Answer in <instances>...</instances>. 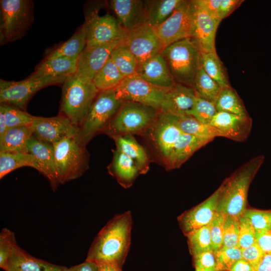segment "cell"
Masks as SVG:
<instances>
[{
    "mask_svg": "<svg viewBox=\"0 0 271 271\" xmlns=\"http://www.w3.org/2000/svg\"><path fill=\"white\" fill-rule=\"evenodd\" d=\"M131 226L130 211L113 217L95 237L86 260L114 263L122 267L130 245Z\"/></svg>",
    "mask_w": 271,
    "mask_h": 271,
    "instance_id": "obj_1",
    "label": "cell"
},
{
    "mask_svg": "<svg viewBox=\"0 0 271 271\" xmlns=\"http://www.w3.org/2000/svg\"><path fill=\"white\" fill-rule=\"evenodd\" d=\"M264 157L256 156L244 164L221 185L217 212L240 218L246 208L249 185L261 165Z\"/></svg>",
    "mask_w": 271,
    "mask_h": 271,
    "instance_id": "obj_2",
    "label": "cell"
},
{
    "mask_svg": "<svg viewBox=\"0 0 271 271\" xmlns=\"http://www.w3.org/2000/svg\"><path fill=\"white\" fill-rule=\"evenodd\" d=\"M60 114L80 128L99 91L93 82L84 81L75 74L63 84Z\"/></svg>",
    "mask_w": 271,
    "mask_h": 271,
    "instance_id": "obj_3",
    "label": "cell"
},
{
    "mask_svg": "<svg viewBox=\"0 0 271 271\" xmlns=\"http://www.w3.org/2000/svg\"><path fill=\"white\" fill-rule=\"evenodd\" d=\"M161 53L175 82L192 87L201 67V52L194 41L190 38L181 40L165 48Z\"/></svg>",
    "mask_w": 271,
    "mask_h": 271,
    "instance_id": "obj_4",
    "label": "cell"
},
{
    "mask_svg": "<svg viewBox=\"0 0 271 271\" xmlns=\"http://www.w3.org/2000/svg\"><path fill=\"white\" fill-rule=\"evenodd\" d=\"M78 136L53 145L60 184L80 177L88 168L86 145Z\"/></svg>",
    "mask_w": 271,
    "mask_h": 271,
    "instance_id": "obj_5",
    "label": "cell"
},
{
    "mask_svg": "<svg viewBox=\"0 0 271 271\" xmlns=\"http://www.w3.org/2000/svg\"><path fill=\"white\" fill-rule=\"evenodd\" d=\"M159 112L156 108L138 102H123L104 131L112 137L141 133L151 126Z\"/></svg>",
    "mask_w": 271,
    "mask_h": 271,
    "instance_id": "obj_6",
    "label": "cell"
},
{
    "mask_svg": "<svg viewBox=\"0 0 271 271\" xmlns=\"http://www.w3.org/2000/svg\"><path fill=\"white\" fill-rule=\"evenodd\" d=\"M122 103L115 89L99 91L79 128L80 139L86 145L97 133L105 130Z\"/></svg>",
    "mask_w": 271,
    "mask_h": 271,
    "instance_id": "obj_7",
    "label": "cell"
},
{
    "mask_svg": "<svg viewBox=\"0 0 271 271\" xmlns=\"http://www.w3.org/2000/svg\"><path fill=\"white\" fill-rule=\"evenodd\" d=\"M0 42L2 44L22 38L34 19L32 2L1 0Z\"/></svg>",
    "mask_w": 271,
    "mask_h": 271,
    "instance_id": "obj_8",
    "label": "cell"
},
{
    "mask_svg": "<svg viewBox=\"0 0 271 271\" xmlns=\"http://www.w3.org/2000/svg\"><path fill=\"white\" fill-rule=\"evenodd\" d=\"M67 78L30 76L21 81L0 80V102L24 110L32 97L49 85L63 84Z\"/></svg>",
    "mask_w": 271,
    "mask_h": 271,
    "instance_id": "obj_9",
    "label": "cell"
},
{
    "mask_svg": "<svg viewBox=\"0 0 271 271\" xmlns=\"http://www.w3.org/2000/svg\"><path fill=\"white\" fill-rule=\"evenodd\" d=\"M99 11L93 7L85 13L86 47L121 41L127 32L115 17L109 13L100 15Z\"/></svg>",
    "mask_w": 271,
    "mask_h": 271,
    "instance_id": "obj_10",
    "label": "cell"
},
{
    "mask_svg": "<svg viewBox=\"0 0 271 271\" xmlns=\"http://www.w3.org/2000/svg\"><path fill=\"white\" fill-rule=\"evenodd\" d=\"M169 89L153 85L137 74L124 77L115 88L118 97L122 102H136L159 110Z\"/></svg>",
    "mask_w": 271,
    "mask_h": 271,
    "instance_id": "obj_11",
    "label": "cell"
},
{
    "mask_svg": "<svg viewBox=\"0 0 271 271\" xmlns=\"http://www.w3.org/2000/svg\"><path fill=\"white\" fill-rule=\"evenodd\" d=\"M193 1H185L162 24L155 28L164 48L181 40L191 37Z\"/></svg>",
    "mask_w": 271,
    "mask_h": 271,
    "instance_id": "obj_12",
    "label": "cell"
},
{
    "mask_svg": "<svg viewBox=\"0 0 271 271\" xmlns=\"http://www.w3.org/2000/svg\"><path fill=\"white\" fill-rule=\"evenodd\" d=\"M122 42L135 56L139 65L161 53L164 49L155 28L148 23L127 31Z\"/></svg>",
    "mask_w": 271,
    "mask_h": 271,
    "instance_id": "obj_13",
    "label": "cell"
},
{
    "mask_svg": "<svg viewBox=\"0 0 271 271\" xmlns=\"http://www.w3.org/2000/svg\"><path fill=\"white\" fill-rule=\"evenodd\" d=\"M149 128L151 138L166 165L183 133L177 124L176 115L159 110L156 120Z\"/></svg>",
    "mask_w": 271,
    "mask_h": 271,
    "instance_id": "obj_14",
    "label": "cell"
},
{
    "mask_svg": "<svg viewBox=\"0 0 271 271\" xmlns=\"http://www.w3.org/2000/svg\"><path fill=\"white\" fill-rule=\"evenodd\" d=\"M31 127L33 137L53 145L65 139L77 136L79 132V127L60 114L51 117L36 116Z\"/></svg>",
    "mask_w": 271,
    "mask_h": 271,
    "instance_id": "obj_15",
    "label": "cell"
},
{
    "mask_svg": "<svg viewBox=\"0 0 271 271\" xmlns=\"http://www.w3.org/2000/svg\"><path fill=\"white\" fill-rule=\"evenodd\" d=\"M193 28L191 38L201 52L216 51L215 37L221 22L211 16L193 1Z\"/></svg>",
    "mask_w": 271,
    "mask_h": 271,
    "instance_id": "obj_16",
    "label": "cell"
},
{
    "mask_svg": "<svg viewBox=\"0 0 271 271\" xmlns=\"http://www.w3.org/2000/svg\"><path fill=\"white\" fill-rule=\"evenodd\" d=\"M120 42L85 47L77 59L75 75L84 81L93 82L96 73L110 58Z\"/></svg>",
    "mask_w": 271,
    "mask_h": 271,
    "instance_id": "obj_17",
    "label": "cell"
},
{
    "mask_svg": "<svg viewBox=\"0 0 271 271\" xmlns=\"http://www.w3.org/2000/svg\"><path fill=\"white\" fill-rule=\"evenodd\" d=\"M220 191V186L204 202L178 217L180 227L185 235L193 230L210 224L217 212Z\"/></svg>",
    "mask_w": 271,
    "mask_h": 271,
    "instance_id": "obj_18",
    "label": "cell"
},
{
    "mask_svg": "<svg viewBox=\"0 0 271 271\" xmlns=\"http://www.w3.org/2000/svg\"><path fill=\"white\" fill-rule=\"evenodd\" d=\"M209 124L217 129L222 137L242 142L247 139L250 133L252 119L249 116L217 111Z\"/></svg>",
    "mask_w": 271,
    "mask_h": 271,
    "instance_id": "obj_19",
    "label": "cell"
},
{
    "mask_svg": "<svg viewBox=\"0 0 271 271\" xmlns=\"http://www.w3.org/2000/svg\"><path fill=\"white\" fill-rule=\"evenodd\" d=\"M109 6L121 26L126 31L148 23L145 1L112 0Z\"/></svg>",
    "mask_w": 271,
    "mask_h": 271,
    "instance_id": "obj_20",
    "label": "cell"
},
{
    "mask_svg": "<svg viewBox=\"0 0 271 271\" xmlns=\"http://www.w3.org/2000/svg\"><path fill=\"white\" fill-rule=\"evenodd\" d=\"M28 153L36 159L40 172L49 180L55 191L60 185L53 145L41 142L32 136L27 143Z\"/></svg>",
    "mask_w": 271,
    "mask_h": 271,
    "instance_id": "obj_21",
    "label": "cell"
},
{
    "mask_svg": "<svg viewBox=\"0 0 271 271\" xmlns=\"http://www.w3.org/2000/svg\"><path fill=\"white\" fill-rule=\"evenodd\" d=\"M136 74L149 83L164 89H170L176 83L162 53L140 64Z\"/></svg>",
    "mask_w": 271,
    "mask_h": 271,
    "instance_id": "obj_22",
    "label": "cell"
},
{
    "mask_svg": "<svg viewBox=\"0 0 271 271\" xmlns=\"http://www.w3.org/2000/svg\"><path fill=\"white\" fill-rule=\"evenodd\" d=\"M196 96L192 87L180 83L170 88L160 110L175 114H186L192 108Z\"/></svg>",
    "mask_w": 271,
    "mask_h": 271,
    "instance_id": "obj_23",
    "label": "cell"
},
{
    "mask_svg": "<svg viewBox=\"0 0 271 271\" xmlns=\"http://www.w3.org/2000/svg\"><path fill=\"white\" fill-rule=\"evenodd\" d=\"M60 266L32 256L18 245L8 259L7 271H55Z\"/></svg>",
    "mask_w": 271,
    "mask_h": 271,
    "instance_id": "obj_24",
    "label": "cell"
},
{
    "mask_svg": "<svg viewBox=\"0 0 271 271\" xmlns=\"http://www.w3.org/2000/svg\"><path fill=\"white\" fill-rule=\"evenodd\" d=\"M209 141L183 133L176 144L169 160L166 165L169 169L179 168L196 151Z\"/></svg>",
    "mask_w": 271,
    "mask_h": 271,
    "instance_id": "obj_25",
    "label": "cell"
},
{
    "mask_svg": "<svg viewBox=\"0 0 271 271\" xmlns=\"http://www.w3.org/2000/svg\"><path fill=\"white\" fill-rule=\"evenodd\" d=\"M77 60L66 57L46 58L31 76L34 77L67 78L75 73Z\"/></svg>",
    "mask_w": 271,
    "mask_h": 271,
    "instance_id": "obj_26",
    "label": "cell"
},
{
    "mask_svg": "<svg viewBox=\"0 0 271 271\" xmlns=\"http://www.w3.org/2000/svg\"><path fill=\"white\" fill-rule=\"evenodd\" d=\"M32 136L31 125L8 128L0 136V152L28 153L27 143Z\"/></svg>",
    "mask_w": 271,
    "mask_h": 271,
    "instance_id": "obj_27",
    "label": "cell"
},
{
    "mask_svg": "<svg viewBox=\"0 0 271 271\" xmlns=\"http://www.w3.org/2000/svg\"><path fill=\"white\" fill-rule=\"evenodd\" d=\"M111 173L122 186H130L140 170L135 162L130 157L116 149L114 152Z\"/></svg>",
    "mask_w": 271,
    "mask_h": 271,
    "instance_id": "obj_28",
    "label": "cell"
},
{
    "mask_svg": "<svg viewBox=\"0 0 271 271\" xmlns=\"http://www.w3.org/2000/svg\"><path fill=\"white\" fill-rule=\"evenodd\" d=\"M117 149L130 157L136 164L140 172L145 173L148 169V155L143 148L131 134L112 137Z\"/></svg>",
    "mask_w": 271,
    "mask_h": 271,
    "instance_id": "obj_29",
    "label": "cell"
},
{
    "mask_svg": "<svg viewBox=\"0 0 271 271\" xmlns=\"http://www.w3.org/2000/svg\"><path fill=\"white\" fill-rule=\"evenodd\" d=\"M176 115L177 124L184 133L210 142L216 137H222L221 132L217 129L210 124L200 122L191 115L187 114Z\"/></svg>",
    "mask_w": 271,
    "mask_h": 271,
    "instance_id": "obj_30",
    "label": "cell"
},
{
    "mask_svg": "<svg viewBox=\"0 0 271 271\" xmlns=\"http://www.w3.org/2000/svg\"><path fill=\"white\" fill-rule=\"evenodd\" d=\"M183 0L146 1L148 23L156 28L164 23Z\"/></svg>",
    "mask_w": 271,
    "mask_h": 271,
    "instance_id": "obj_31",
    "label": "cell"
},
{
    "mask_svg": "<svg viewBox=\"0 0 271 271\" xmlns=\"http://www.w3.org/2000/svg\"><path fill=\"white\" fill-rule=\"evenodd\" d=\"M86 45V33L83 24L70 39L50 53L46 58L63 57L77 60Z\"/></svg>",
    "mask_w": 271,
    "mask_h": 271,
    "instance_id": "obj_32",
    "label": "cell"
},
{
    "mask_svg": "<svg viewBox=\"0 0 271 271\" xmlns=\"http://www.w3.org/2000/svg\"><path fill=\"white\" fill-rule=\"evenodd\" d=\"M30 167L40 172L36 158L29 153L0 152V179L17 169Z\"/></svg>",
    "mask_w": 271,
    "mask_h": 271,
    "instance_id": "obj_33",
    "label": "cell"
},
{
    "mask_svg": "<svg viewBox=\"0 0 271 271\" xmlns=\"http://www.w3.org/2000/svg\"><path fill=\"white\" fill-rule=\"evenodd\" d=\"M201 65L222 88L231 86L225 68L216 51L201 52Z\"/></svg>",
    "mask_w": 271,
    "mask_h": 271,
    "instance_id": "obj_34",
    "label": "cell"
},
{
    "mask_svg": "<svg viewBox=\"0 0 271 271\" xmlns=\"http://www.w3.org/2000/svg\"><path fill=\"white\" fill-rule=\"evenodd\" d=\"M215 104L217 111L249 116L242 101L231 86L222 88Z\"/></svg>",
    "mask_w": 271,
    "mask_h": 271,
    "instance_id": "obj_35",
    "label": "cell"
},
{
    "mask_svg": "<svg viewBox=\"0 0 271 271\" xmlns=\"http://www.w3.org/2000/svg\"><path fill=\"white\" fill-rule=\"evenodd\" d=\"M192 88L197 96L215 102L222 87L201 67L194 80Z\"/></svg>",
    "mask_w": 271,
    "mask_h": 271,
    "instance_id": "obj_36",
    "label": "cell"
},
{
    "mask_svg": "<svg viewBox=\"0 0 271 271\" xmlns=\"http://www.w3.org/2000/svg\"><path fill=\"white\" fill-rule=\"evenodd\" d=\"M110 58L94 76L93 82L99 91L115 89L124 79Z\"/></svg>",
    "mask_w": 271,
    "mask_h": 271,
    "instance_id": "obj_37",
    "label": "cell"
},
{
    "mask_svg": "<svg viewBox=\"0 0 271 271\" xmlns=\"http://www.w3.org/2000/svg\"><path fill=\"white\" fill-rule=\"evenodd\" d=\"M110 58L124 77L137 73L139 62L122 41L112 52Z\"/></svg>",
    "mask_w": 271,
    "mask_h": 271,
    "instance_id": "obj_38",
    "label": "cell"
},
{
    "mask_svg": "<svg viewBox=\"0 0 271 271\" xmlns=\"http://www.w3.org/2000/svg\"><path fill=\"white\" fill-rule=\"evenodd\" d=\"M190 252L192 256L213 251L210 234V225L193 230L186 235Z\"/></svg>",
    "mask_w": 271,
    "mask_h": 271,
    "instance_id": "obj_39",
    "label": "cell"
},
{
    "mask_svg": "<svg viewBox=\"0 0 271 271\" xmlns=\"http://www.w3.org/2000/svg\"><path fill=\"white\" fill-rule=\"evenodd\" d=\"M0 110L4 113L8 128L31 125L36 117L25 110L7 104H1Z\"/></svg>",
    "mask_w": 271,
    "mask_h": 271,
    "instance_id": "obj_40",
    "label": "cell"
},
{
    "mask_svg": "<svg viewBox=\"0 0 271 271\" xmlns=\"http://www.w3.org/2000/svg\"><path fill=\"white\" fill-rule=\"evenodd\" d=\"M217 112L214 103L196 95L193 106L187 114L192 116L203 123L209 124Z\"/></svg>",
    "mask_w": 271,
    "mask_h": 271,
    "instance_id": "obj_41",
    "label": "cell"
},
{
    "mask_svg": "<svg viewBox=\"0 0 271 271\" xmlns=\"http://www.w3.org/2000/svg\"><path fill=\"white\" fill-rule=\"evenodd\" d=\"M214 253L218 271H230L235 262L242 258L241 249L238 247H222Z\"/></svg>",
    "mask_w": 271,
    "mask_h": 271,
    "instance_id": "obj_42",
    "label": "cell"
},
{
    "mask_svg": "<svg viewBox=\"0 0 271 271\" xmlns=\"http://www.w3.org/2000/svg\"><path fill=\"white\" fill-rule=\"evenodd\" d=\"M18 245L14 233L7 228H3L0 233V267L5 271L8 269V259Z\"/></svg>",
    "mask_w": 271,
    "mask_h": 271,
    "instance_id": "obj_43",
    "label": "cell"
},
{
    "mask_svg": "<svg viewBox=\"0 0 271 271\" xmlns=\"http://www.w3.org/2000/svg\"><path fill=\"white\" fill-rule=\"evenodd\" d=\"M242 216L247 219L256 232L271 229V210L246 209Z\"/></svg>",
    "mask_w": 271,
    "mask_h": 271,
    "instance_id": "obj_44",
    "label": "cell"
},
{
    "mask_svg": "<svg viewBox=\"0 0 271 271\" xmlns=\"http://www.w3.org/2000/svg\"><path fill=\"white\" fill-rule=\"evenodd\" d=\"M239 218L225 215L223 226V247H238Z\"/></svg>",
    "mask_w": 271,
    "mask_h": 271,
    "instance_id": "obj_45",
    "label": "cell"
},
{
    "mask_svg": "<svg viewBox=\"0 0 271 271\" xmlns=\"http://www.w3.org/2000/svg\"><path fill=\"white\" fill-rule=\"evenodd\" d=\"M225 217V215L217 212L214 218L209 224L210 234L213 251L220 249L223 246V226Z\"/></svg>",
    "mask_w": 271,
    "mask_h": 271,
    "instance_id": "obj_46",
    "label": "cell"
},
{
    "mask_svg": "<svg viewBox=\"0 0 271 271\" xmlns=\"http://www.w3.org/2000/svg\"><path fill=\"white\" fill-rule=\"evenodd\" d=\"M239 220L240 225L238 247L242 249L256 242V231L247 219L241 216Z\"/></svg>",
    "mask_w": 271,
    "mask_h": 271,
    "instance_id": "obj_47",
    "label": "cell"
},
{
    "mask_svg": "<svg viewBox=\"0 0 271 271\" xmlns=\"http://www.w3.org/2000/svg\"><path fill=\"white\" fill-rule=\"evenodd\" d=\"M195 268L202 271H218L214 251H207L193 256Z\"/></svg>",
    "mask_w": 271,
    "mask_h": 271,
    "instance_id": "obj_48",
    "label": "cell"
},
{
    "mask_svg": "<svg viewBox=\"0 0 271 271\" xmlns=\"http://www.w3.org/2000/svg\"><path fill=\"white\" fill-rule=\"evenodd\" d=\"M243 259L247 261L255 270L264 253L255 242L249 247L241 249Z\"/></svg>",
    "mask_w": 271,
    "mask_h": 271,
    "instance_id": "obj_49",
    "label": "cell"
},
{
    "mask_svg": "<svg viewBox=\"0 0 271 271\" xmlns=\"http://www.w3.org/2000/svg\"><path fill=\"white\" fill-rule=\"evenodd\" d=\"M243 2L242 0H222L218 12L219 19L222 21L228 17Z\"/></svg>",
    "mask_w": 271,
    "mask_h": 271,
    "instance_id": "obj_50",
    "label": "cell"
},
{
    "mask_svg": "<svg viewBox=\"0 0 271 271\" xmlns=\"http://www.w3.org/2000/svg\"><path fill=\"white\" fill-rule=\"evenodd\" d=\"M256 243L264 253L271 254V229L256 232Z\"/></svg>",
    "mask_w": 271,
    "mask_h": 271,
    "instance_id": "obj_51",
    "label": "cell"
},
{
    "mask_svg": "<svg viewBox=\"0 0 271 271\" xmlns=\"http://www.w3.org/2000/svg\"><path fill=\"white\" fill-rule=\"evenodd\" d=\"M194 1L199 6L204 9L208 13L219 19L218 17V12L222 0Z\"/></svg>",
    "mask_w": 271,
    "mask_h": 271,
    "instance_id": "obj_52",
    "label": "cell"
},
{
    "mask_svg": "<svg viewBox=\"0 0 271 271\" xmlns=\"http://www.w3.org/2000/svg\"><path fill=\"white\" fill-rule=\"evenodd\" d=\"M65 271H99L96 262L86 260L84 262L73 266L70 268H65Z\"/></svg>",
    "mask_w": 271,
    "mask_h": 271,
    "instance_id": "obj_53",
    "label": "cell"
},
{
    "mask_svg": "<svg viewBox=\"0 0 271 271\" xmlns=\"http://www.w3.org/2000/svg\"><path fill=\"white\" fill-rule=\"evenodd\" d=\"M255 271H271V254L264 253Z\"/></svg>",
    "mask_w": 271,
    "mask_h": 271,
    "instance_id": "obj_54",
    "label": "cell"
},
{
    "mask_svg": "<svg viewBox=\"0 0 271 271\" xmlns=\"http://www.w3.org/2000/svg\"><path fill=\"white\" fill-rule=\"evenodd\" d=\"M230 271H255V269L247 261L241 258L235 262Z\"/></svg>",
    "mask_w": 271,
    "mask_h": 271,
    "instance_id": "obj_55",
    "label": "cell"
},
{
    "mask_svg": "<svg viewBox=\"0 0 271 271\" xmlns=\"http://www.w3.org/2000/svg\"><path fill=\"white\" fill-rule=\"evenodd\" d=\"M97 263L99 271H122V267L114 263L106 262H99Z\"/></svg>",
    "mask_w": 271,
    "mask_h": 271,
    "instance_id": "obj_56",
    "label": "cell"
},
{
    "mask_svg": "<svg viewBox=\"0 0 271 271\" xmlns=\"http://www.w3.org/2000/svg\"><path fill=\"white\" fill-rule=\"evenodd\" d=\"M7 129L8 126L4 113L0 110V136H2Z\"/></svg>",
    "mask_w": 271,
    "mask_h": 271,
    "instance_id": "obj_57",
    "label": "cell"
},
{
    "mask_svg": "<svg viewBox=\"0 0 271 271\" xmlns=\"http://www.w3.org/2000/svg\"><path fill=\"white\" fill-rule=\"evenodd\" d=\"M65 268L66 267L61 266L59 268H58L57 270L55 271H65Z\"/></svg>",
    "mask_w": 271,
    "mask_h": 271,
    "instance_id": "obj_58",
    "label": "cell"
},
{
    "mask_svg": "<svg viewBox=\"0 0 271 271\" xmlns=\"http://www.w3.org/2000/svg\"><path fill=\"white\" fill-rule=\"evenodd\" d=\"M195 271H202L199 269H198V268H195Z\"/></svg>",
    "mask_w": 271,
    "mask_h": 271,
    "instance_id": "obj_59",
    "label": "cell"
}]
</instances>
